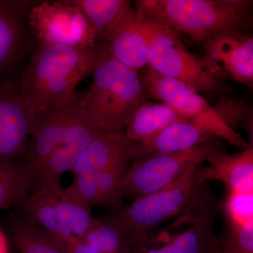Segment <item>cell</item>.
Listing matches in <instances>:
<instances>
[{
    "label": "cell",
    "mask_w": 253,
    "mask_h": 253,
    "mask_svg": "<svg viewBox=\"0 0 253 253\" xmlns=\"http://www.w3.org/2000/svg\"><path fill=\"white\" fill-rule=\"evenodd\" d=\"M224 152L222 140L214 136L192 149L134 161L123 178L121 195L133 201L166 189L213 155Z\"/></svg>",
    "instance_id": "obj_6"
},
{
    "label": "cell",
    "mask_w": 253,
    "mask_h": 253,
    "mask_svg": "<svg viewBox=\"0 0 253 253\" xmlns=\"http://www.w3.org/2000/svg\"><path fill=\"white\" fill-rule=\"evenodd\" d=\"M214 137L190 120L173 123L145 144L129 143L127 154L133 161L192 149Z\"/></svg>",
    "instance_id": "obj_15"
},
{
    "label": "cell",
    "mask_w": 253,
    "mask_h": 253,
    "mask_svg": "<svg viewBox=\"0 0 253 253\" xmlns=\"http://www.w3.org/2000/svg\"><path fill=\"white\" fill-rule=\"evenodd\" d=\"M100 131L91 124L85 111L61 144L34 172L35 181L39 184L60 182L62 174L68 171L71 172Z\"/></svg>",
    "instance_id": "obj_14"
},
{
    "label": "cell",
    "mask_w": 253,
    "mask_h": 253,
    "mask_svg": "<svg viewBox=\"0 0 253 253\" xmlns=\"http://www.w3.org/2000/svg\"><path fill=\"white\" fill-rule=\"evenodd\" d=\"M141 82L146 97L160 100L213 136L225 139L243 151L251 148L242 136L226 124L213 106L185 83L161 74L149 65Z\"/></svg>",
    "instance_id": "obj_7"
},
{
    "label": "cell",
    "mask_w": 253,
    "mask_h": 253,
    "mask_svg": "<svg viewBox=\"0 0 253 253\" xmlns=\"http://www.w3.org/2000/svg\"><path fill=\"white\" fill-rule=\"evenodd\" d=\"M56 201L63 228L73 237H84L96 220L91 214V207L68 194L61 186L58 189Z\"/></svg>",
    "instance_id": "obj_25"
},
{
    "label": "cell",
    "mask_w": 253,
    "mask_h": 253,
    "mask_svg": "<svg viewBox=\"0 0 253 253\" xmlns=\"http://www.w3.org/2000/svg\"><path fill=\"white\" fill-rule=\"evenodd\" d=\"M218 244L220 253H253V221L229 225V230Z\"/></svg>",
    "instance_id": "obj_27"
},
{
    "label": "cell",
    "mask_w": 253,
    "mask_h": 253,
    "mask_svg": "<svg viewBox=\"0 0 253 253\" xmlns=\"http://www.w3.org/2000/svg\"><path fill=\"white\" fill-rule=\"evenodd\" d=\"M93 76L90 89L82 99L91 124L110 134H125L128 120L146 98L138 73L108 53Z\"/></svg>",
    "instance_id": "obj_3"
},
{
    "label": "cell",
    "mask_w": 253,
    "mask_h": 253,
    "mask_svg": "<svg viewBox=\"0 0 253 253\" xmlns=\"http://www.w3.org/2000/svg\"><path fill=\"white\" fill-rule=\"evenodd\" d=\"M208 161L209 166H201V175L206 182L220 181L229 191L253 192V147L237 154H214Z\"/></svg>",
    "instance_id": "obj_17"
},
{
    "label": "cell",
    "mask_w": 253,
    "mask_h": 253,
    "mask_svg": "<svg viewBox=\"0 0 253 253\" xmlns=\"http://www.w3.org/2000/svg\"><path fill=\"white\" fill-rule=\"evenodd\" d=\"M28 19L40 44L81 49L96 46L94 31L83 11L70 0L33 3Z\"/></svg>",
    "instance_id": "obj_9"
},
{
    "label": "cell",
    "mask_w": 253,
    "mask_h": 253,
    "mask_svg": "<svg viewBox=\"0 0 253 253\" xmlns=\"http://www.w3.org/2000/svg\"><path fill=\"white\" fill-rule=\"evenodd\" d=\"M66 190L68 194L89 207L103 206L96 172H84L75 176L72 184Z\"/></svg>",
    "instance_id": "obj_29"
},
{
    "label": "cell",
    "mask_w": 253,
    "mask_h": 253,
    "mask_svg": "<svg viewBox=\"0 0 253 253\" xmlns=\"http://www.w3.org/2000/svg\"><path fill=\"white\" fill-rule=\"evenodd\" d=\"M188 121L164 103L144 101L128 120L125 135L131 142L145 144L173 123Z\"/></svg>",
    "instance_id": "obj_20"
},
{
    "label": "cell",
    "mask_w": 253,
    "mask_h": 253,
    "mask_svg": "<svg viewBox=\"0 0 253 253\" xmlns=\"http://www.w3.org/2000/svg\"><path fill=\"white\" fill-rule=\"evenodd\" d=\"M9 233L19 253H68L62 242L26 217L10 218Z\"/></svg>",
    "instance_id": "obj_21"
},
{
    "label": "cell",
    "mask_w": 253,
    "mask_h": 253,
    "mask_svg": "<svg viewBox=\"0 0 253 253\" xmlns=\"http://www.w3.org/2000/svg\"><path fill=\"white\" fill-rule=\"evenodd\" d=\"M60 182L38 184L19 205L26 213V217L59 239L63 244L73 239L63 228L57 209V191Z\"/></svg>",
    "instance_id": "obj_18"
},
{
    "label": "cell",
    "mask_w": 253,
    "mask_h": 253,
    "mask_svg": "<svg viewBox=\"0 0 253 253\" xmlns=\"http://www.w3.org/2000/svg\"><path fill=\"white\" fill-rule=\"evenodd\" d=\"M33 3L20 0H0V72L9 67L22 50L32 32L28 12Z\"/></svg>",
    "instance_id": "obj_16"
},
{
    "label": "cell",
    "mask_w": 253,
    "mask_h": 253,
    "mask_svg": "<svg viewBox=\"0 0 253 253\" xmlns=\"http://www.w3.org/2000/svg\"><path fill=\"white\" fill-rule=\"evenodd\" d=\"M36 115L23 99L18 82L0 84V162L20 161Z\"/></svg>",
    "instance_id": "obj_12"
},
{
    "label": "cell",
    "mask_w": 253,
    "mask_h": 253,
    "mask_svg": "<svg viewBox=\"0 0 253 253\" xmlns=\"http://www.w3.org/2000/svg\"><path fill=\"white\" fill-rule=\"evenodd\" d=\"M152 19L131 6L110 31L106 45L113 59L138 73L149 63Z\"/></svg>",
    "instance_id": "obj_13"
},
{
    "label": "cell",
    "mask_w": 253,
    "mask_h": 253,
    "mask_svg": "<svg viewBox=\"0 0 253 253\" xmlns=\"http://www.w3.org/2000/svg\"><path fill=\"white\" fill-rule=\"evenodd\" d=\"M81 9L93 31L96 40L107 41L112 29L121 14L130 7L129 0H70Z\"/></svg>",
    "instance_id": "obj_23"
},
{
    "label": "cell",
    "mask_w": 253,
    "mask_h": 253,
    "mask_svg": "<svg viewBox=\"0 0 253 253\" xmlns=\"http://www.w3.org/2000/svg\"><path fill=\"white\" fill-rule=\"evenodd\" d=\"M36 183L23 161L0 162V211L19 206Z\"/></svg>",
    "instance_id": "obj_22"
},
{
    "label": "cell",
    "mask_w": 253,
    "mask_h": 253,
    "mask_svg": "<svg viewBox=\"0 0 253 253\" xmlns=\"http://www.w3.org/2000/svg\"><path fill=\"white\" fill-rule=\"evenodd\" d=\"M82 239L101 253H131L129 236L116 218H96L94 224Z\"/></svg>",
    "instance_id": "obj_24"
},
{
    "label": "cell",
    "mask_w": 253,
    "mask_h": 253,
    "mask_svg": "<svg viewBox=\"0 0 253 253\" xmlns=\"http://www.w3.org/2000/svg\"><path fill=\"white\" fill-rule=\"evenodd\" d=\"M216 212L207 186L184 212L131 243V253H220L214 234Z\"/></svg>",
    "instance_id": "obj_4"
},
{
    "label": "cell",
    "mask_w": 253,
    "mask_h": 253,
    "mask_svg": "<svg viewBox=\"0 0 253 253\" xmlns=\"http://www.w3.org/2000/svg\"><path fill=\"white\" fill-rule=\"evenodd\" d=\"M83 97L79 94L37 116L23 161L33 176L49 155L59 147L74 125L85 113L82 105Z\"/></svg>",
    "instance_id": "obj_11"
},
{
    "label": "cell",
    "mask_w": 253,
    "mask_h": 253,
    "mask_svg": "<svg viewBox=\"0 0 253 253\" xmlns=\"http://www.w3.org/2000/svg\"><path fill=\"white\" fill-rule=\"evenodd\" d=\"M206 186L200 165L172 185L133 200L113 215L132 243L184 212L199 199Z\"/></svg>",
    "instance_id": "obj_5"
},
{
    "label": "cell",
    "mask_w": 253,
    "mask_h": 253,
    "mask_svg": "<svg viewBox=\"0 0 253 253\" xmlns=\"http://www.w3.org/2000/svg\"><path fill=\"white\" fill-rule=\"evenodd\" d=\"M129 161L120 163L112 167L96 172V181L103 206H111L116 210L123 207L121 187L123 178L129 168Z\"/></svg>",
    "instance_id": "obj_26"
},
{
    "label": "cell",
    "mask_w": 253,
    "mask_h": 253,
    "mask_svg": "<svg viewBox=\"0 0 253 253\" xmlns=\"http://www.w3.org/2000/svg\"><path fill=\"white\" fill-rule=\"evenodd\" d=\"M0 253H9L7 239L1 229H0Z\"/></svg>",
    "instance_id": "obj_32"
},
{
    "label": "cell",
    "mask_w": 253,
    "mask_h": 253,
    "mask_svg": "<svg viewBox=\"0 0 253 253\" xmlns=\"http://www.w3.org/2000/svg\"><path fill=\"white\" fill-rule=\"evenodd\" d=\"M229 225H244L253 221V192L229 191L225 203Z\"/></svg>",
    "instance_id": "obj_28"
},
{
    "label": "cell",
    "mask_w": 253,
    "mask_h": 253,
    "mask_svg": "<svg viewBox=\"0 0 253 253\" xmlns=\"http://www.w3.org/2000/svg\"><path fill=\"white\" fill-rule=\"evenodd\" d=\"M109 53L106 43L87 49L39 44L18 81L23 99L37 116L80 94L78 83L93 74Z\"/></svg>",
    "instance_id": "obj_1"
},
{
    "label": "cell",
    "mask_w": 253,
    "mask_h": 253,
    "mask_svg": "<svg viewBox=\"0 0 253 253\" xmlns=\"http://www.w3.org/2000/svg\"><path fill=\"white\" fill-rule=\"evenodd\" d=\"M68 253H101L84 240L73 238L64 244Z\"/></svg>",
    "instance_id": "obj_31"
},
{
    "label": "cell",
    "mask_w": 253,
    "mask_h": 253,
    "mask_svg": "<svg viewBox=\"0 0 253 253\" xmlns=\"http://www.w3.org/2000/svg\"><path fill=\"white\" fill-rule=\"evenodd\" d=\"M204 60L210 71L223 81L232 80L252 87L253 38L245 32L218 31L204 42Z\"/></svg>",
    "instance_id": "obj_10"
},
{
    "label": "cell",
    "mask_w": 253,
    "mask_h": 253,
    "mask_svg": "<svg viewBox=\"0 0 253 253\" xmlns=\"http://www.w3.org/2000/svg\"><path fill=\"white\" fill-rule=\"evenodd\" d=\"M252 1L246 0H136L135 9L147 17L203 42L218 31L245 32L251 26Z\"/></svg>",
    "instance_id": "obj_2"
},
{
    "label": "cell",
    "mask_w": 253,
    "mask_h": 253,
    "mask_svg": "<svg viewBox=\"0 0 253 253\" xmlns=\"http://www.w3.org/2000/svg\"><path fill=\"white\" fill-rule=\"evenodd\" d=\"M151 19L149 66L185 83L197 92L222 94L224 81L208 70L202 58L190 52L177 32L166 23Z\"/></svg>",
    "instance_id": "obj_8"
},
{
    "label": "cell",
    "mask_w": 253,
    "mask_h": 253,
    "mask_svg": "<svg viewBox=\"0 0 253 253\" xmlns=\"http://www.w3.org/2000/svg\"><path fill=\"white\" fill-rule=\"evenodd\" d=\"M130 141L125 134L100 131L71 169L73 176L84 172H97L118 163L129 161L127 150Z\"/></svg>",
    "instance_id": "obj_19"
},
{
    "label": "cell",
    "mask_w": 253,
    "mask_h": 253,
    "mask_svg": "<svg viewBox=\"0 0 253 253\" xmlns=\"http://www.w3.org/2000/svg\"><path fill=\"white\" fill-rule=\"evenodd\" d=\"M221 94L219 102L214 108L226 124L235 130L236 126L249 114V107L244 103Z\"/></svg>",
    "instance_id": "obj_30"
}]
</instances>
